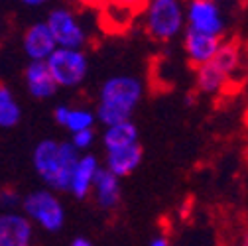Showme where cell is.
Listing matches in <instances>:
<instances>
[{
    "label": "cell",
    "mask_w": 248,
    "mask_h": 246,
    "mask_svg": "<svg viewBox=\"0 0 248 246\" xmlns=\"http://www.w3.org/2000/svg\"><path fill=\"white\" fill-rule=\"evenodd\" d=\"M142 83L130 75H116L103 83L97 105V118L108 128L130 122L136 105L142 99Z\"/></svg>",
    "instance_id": "obj_1"
},
{
    "label": "cell",
    "mask_w": 248,
    "mask_h": 246,
    "mask_svg": "<svg viewBox=\"0 0 248 246\" xmlns=\"http://www.w3.org/2000/svg\"><path fill=\"white\" fill-rule=\"evenodd\" d=\"M185 12L177 0H154L144 10V28L150 38L168 42L183 28Z\"/></svg>",
    "instance_id": "obj_2"
},
{
    "label": "cell",
    "mask_w": 248,
    "mask_h": 246,
    "mask_svg": "<svg viewBox=\"0 0 248 246\" xmlns=\"http://www.w3.org/2000/svg\"><path fill=\"white\" fill-rule=\"evenodd\" d=\"M22 209L30 221L40 225L47 232H57L59 229H63L65 209L61 205V201L47 189L28 193L22 199Z\"/></svg>",
    "instance_id": "obj_3"
},
{
    "label": "cell",
    "mask_w": 248,
    "mask_h": 246,
    "mask_svg": "<svg viewBox=\"0 0 248 246\" xmlns=\"http://www.w3.org/2000/svg\"><path fill=\"white\" fill-rule=\"evenodd\" d=\"M47 67L59 87L81 85L89 71L87 55L81 49H63V47L55 49V53L47 59Z\"/></svg>",
    "instance_id": "obj_4"
},
{
    "label": "cell",
    "mask_w": 248,
    "mask_h": 246,
    "mask_svg": "<svg viewBox=\"0 0 248 246\" xmlns=\"http://www.w3.org/2000/svg\"><path fill=\"white\" fill-rule=\"evenodd\" d=\"M47 26L57 42V47L63 49H81L87 42L85 28L79 18L67 8H53L47 14Z\"/></svg>",
    "instance_id": "obj_5"
},
{
    "label": "cell",
    "mask_w": 248,
    "mask_h": 246,
    "mask_svg": "<svg viewBox=\"0 0 248 246\" xmlns=\"http://www.w3.org/2000/svg\"><path fill=\"white\" fill-rule=\"evenodd\" d=\"M187 24L189 30L217 38H221L225 32V18L221 14V8L213 0H193V2H189Z\"/></svg>",
    "instance_id": "obj_6"
},
{
    "label": "cell",
    "mask_w": 248,
    "mask_h": 246,
    "mask_svg": "<svg viewBox=\"0 0 248 246\" xmlns=\"http://www.w3.org/2000/svg\"><path fill=\"white\" fill-rule=\"evenodd\" d=\"M61 142L55 140H42L34 148V169L42 181H46L51 189H57V183L61 177Z\"/></svg>",
    "instance_id": "obj_7"
},
{
    "label": "cell",
    "mask_w": 248,
    "mask_h": 246,
    "mask_svg": "<svg viewBox=\"0 0 248 246\" xmlns=\"http://www.w3.org/2000/svg\"><path fill=\"white\" fill-rule=\"evenodd\" d=\"M24 53L32 61H47L55 49L57 42L51 34L47 22H36L24 32Z\"/></svg>",
    "instance_id": "obj_8"
},
{
    "label": "cell",
    "mask_w": 248,
    "mask_h": 246,
    "mask_svg": "<svg viewBox=\"0 0 248 246\" xmlns=\"http://www.w3.org/2000/svg\"><path fill=\"white\" fill-rule=\"evenodd\" d=\"M221 46H223V40L217 36L201 34V32H195V30H189V28H187V32H185L183 47L195 69L211 63L217 57V53H219Z\"/></svg>",
    "instance_id": "obj_9"
},
{
    "label": "cell",
    "mask_w": 248,
    "mask_h": 246,
    "mask_svg": "<svg viewBox=\"0 0 248 246\" xmlns=\"http://www.w3.org/2000/svg\"><path fill=\"white\" fill-rule=\"evenodd\" d=\"M34 227L26 215L4 213L0 217V246H32Z\"/></svg>",
    "instance_id": "obj_10"
},
{
    "label": "cell",
    "mask_w": 248,
    "mask_h": 246,
    "mask_svg": "<svg viewBox=\"0 0 248 246\" xmlns=\"http://www.w3.org/2000/svg\"><path fill=\"white\" fill-rule=\"evenodd\" d=\"M26 85L30 95L42 101L53 97L59 87L47 67V61H30V65L26 67Z\"/></svg>",
    "instance_id": "obj_11"
},
{
    "label": "cell",
    "mask_w": 248,
    "mask_h": 246,
    "mask_svg": "<svg viewBox=\"0 0 248 246\" xmlns=\"http://www.w3.org/2000/svg\"><path fill=\"white\" fill-rule=\"evenodd\" d=\"M99 169H101L99 160L93 156V154H85V156H81V160L77 164V169L73 173L69 193L77 199H85L89 195V191L95 187V179H97Z\"/></svg>",
    "instance_id": "obj_12"
},
{
    "label": "cell",
    "mask_w": 248,
    "mask_h": 246,
    "mask_svg": "<svg viewBox=\"0 0 248 246\" xmlns=\"http://www.w3.org/2000/svg\"><path fill=\"white\" fill-rule=\"evenodd\" d=\"M140 162H142V146L140 144L107 154V169L112 171L118 179L130 175L140 166Z\"/></svg>",
    "instance_id": "obj_13"
},
{
    "label": "cell",
    "mask_w": 248,
    "mask_h": 246,
    "mask_svg": "<svg viewBox=\"0 0 248 246\" xmlns=\"http://www.w3.org/2000/svg\"><path fill=\"white\" fill-rule=\"evenodd\" d=\"M95 195H97V203L103 209H114L120 201V183L118 177L108 171L107 168H101L95 179Z\"/></svg>",
    "instance_id": "obj_14"
},
{
    "label": "cell",
    "mask_w": 248,
    "mask_h": 246,
    "mask_svg": "<svg viewBox=\"0 0 248 246\" xmlns=\"http://www.w3.org/2000/svg\"><path fill=\"white\" fill-rule=\"evenodd\" d=\"M103 144L108 152H116V150H124V148H132L138 142V128L132 122H122L116 126H108L103 134Z\"/></svg>",
    "instance_id": "obj_15"
},
{
    "label": "cell",
    "mask_w": 248,
    "mask_h": 246,
    "mask_svg": "<svg viewBox=\"0 0 248 246\" xmlns=\"http://www.w3.org/2000/svg\"><path fill=\"white\" fill-rule=\"evenodd\" d=\"M229 77L217 67L213 61L203 67H197V77H195V83H197V89L201 93H219V91L227 85Z\"/></svg>",
    "instance_id": "obj_16"
},
{
    "label": "cell",
    "mask_w": 248,
    "mask_h": 246,
    "mask_svg": "<svg viewBox=\"0 0 248 246\" xmlns=\"http://www.w3.org/2000/svg\"><path fill=\"white\" fill-rule=\"evenodd\" d=\"M213 63L219 67L227 77H231V73H234L240 65V44L236 40L231 42H223L219 53L213 59Z\"/></svg>",
    "instance_id": "obj_17"
},
{
    "label": "cell",
    "mask_w": 248,
    "mask_h": 246,
    "mask_svg": "<svg viewBox=\"0 0 248 246\" xmlns=\"http://www.w3.org/2000/svg\"><path fill=\"white\" fill-rule=\"evenodd\" d=\"M22 110L12 95V91L2 85L0 87V126L2 128H12L20 122Z\"/></svg>",
    "instance_id": "obj_18"
},
{
    "label": "cell",
    "mask_w": 248,
    "mask_h": 246,
    "mask_svg": "<svg viewBox=\"0 0 248 246\" xmlns=\"http://www.w3.org/2000/svg\"><path fill=\"white\" fill-rule=\"evenodd\" d=\"M95 118L97 114H93L85 108H71V116H69V122H67V130L71 134H77V132H83V130H91L93 124H95Z\"/></svg>",
    "instance_id": "obj_19"
},
{
    "label": "cell",
    "mask_w": 248,
    "mask_h": 246,
    "mask_svg": "<svg viewBox=\"0 0 248 246\" xmlns=\"http://www.w3.org/2000/svg\"><path fill=\"white\" fill-rule=\"evenodd\" d=\"M73 146L77 148V150H87L93 142H95V130H83V132H77V134H73Z\"/></svg>",
    "instance_id": "obj_20"
},
{
    "label": "cell",
    "mask_w": 248,
    "mask_h": 246,
    "mask_svg": "<svg viewBox=\"0 0 248 246\" xmlns=\"http://www.w3.org/2000/svg\"><path fill=\"white\" fill-rule=\"evenodd\" d=\"M53 116H55L57 124H61V126L67 128V122H69V116H71V108H67L65 105H59V107H55Z\"/></svg>",
    "instance_id": "obj_21"
},
{
    "label": "cell",
    "mask_w": 248,
    "mask_h": 246,
    "mask_svg": "<svg viewBox=\"0 0 248 246\" xmlns=\"http://www.w3.org/2000/svg\"><path fill=\"white\" fill-rule=\"evenodd\" d=\"M18 203H20V197H18L16 191H12V189H4L2 191V207H14Z\"/></svg>",
    "instance_id": "obj_22"
},
{
    "label": "cell",
    "mask_w": 248,
    "mask_h": 246,
    "mask_svg": "<svg viewBox=\"0 0 248 246\" xmlns=\"http://www.w3.org/2000/svg\"><path fill=\"white\" fill-rule=\"evenodd\" d=\"M150 246H170V242H168L166 236H156V238L150 242Z\"/></svg>",
    "instance_id": "obj_23"
},
{
    "label": "cell",
    "mask_w": 248,
    "mask_h": 246,
    "mask_svg": "<svg viewBox=\"0 0 248 246\" xmlns=\"http://www.w3.org/2000/svg\"><path fill=\"white\" fill-rule=\"evenodd\" d=\"M42 4H44L42 0H24V6H30V8H38Z\"/></svg>",
    "instance_id": "obj_24"
},
{
    "label": "cell",
    "mask_w": 248,
    "mask_h": 246,
    "mask_svg": "<svg viewBox=\"0 0 248 246\" xmlns=\"http://www.w3.org/2000/svg\"><path fill=\"white\" fill-rule=\"evenodd\" d=\"M71 246H93L87 238H75L73 242H71Z\"/></svg>",
    "instance_id": "obj_25"
},
{
    "label": "cell",
    "mask_w": 248,
    "mask_h": 246,
    "mask_svg": "<svg viewBox=\"0 0 248 246\" xmlns=\"http://www.w3.org/2000/svg\"><path fill=\"white\" fill-rule=\"evenodd\" d=\"M240 246H248V234H244V238H242V244Z\"/></svg>",
    "instance_id": "obj_26"
},
{
    "label": "cell",
    "mask_w": 248,
    "mask_h": 246,
    "mask_svg": "<svg viewBox=\"0 0 248 246\" xmlns=\"http://www.w3.org/2000/svg\"><path fill=\"white\" fill-rule=\"evenodd\" d=\"M246 77H248V75H246Z\"/></svg>",
    "instance_id": "obj_27"
}]
</instances>
